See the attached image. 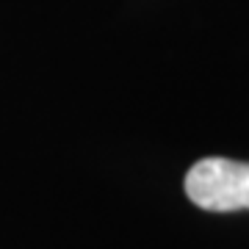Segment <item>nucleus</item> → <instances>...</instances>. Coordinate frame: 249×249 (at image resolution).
<instances>
[{"mask_svg":"<svg viewBox=\"0 0 249 249\" xmlns=\"http://www.w3.org/2000/svg\"><path fill=\"white\" fill-rule=\"evenodd\" d=\"M188 199L211 213L249 211V163L230 158H202L186 175Z\"/></svg>","mask_w":249,"mask_h":249,"instance_id":"f257e3e1","label":"nucleus"}]
</instances>
